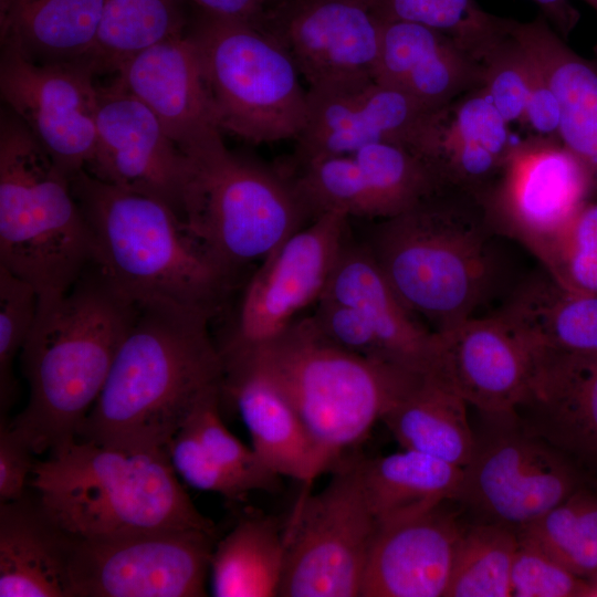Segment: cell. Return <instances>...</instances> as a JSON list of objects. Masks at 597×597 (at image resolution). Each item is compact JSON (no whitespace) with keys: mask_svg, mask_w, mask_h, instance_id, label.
Segmentation results:
<instances>
[{"mask_svg":"<svg viewBox=\"0 0 597 597\" xmlns=\"http://www.w3.org/2000/svg\"><path fill=\"white\" fill-rule=\"evenodd\" d=\"M517 545V534L509 527L484 522L464 525L446 597H510Z\"/></svg>","mask_w":597,"mask_h":597,"instance_id":"38","label":"cell"},{"mask_svg":"<svg viewBox=\"0 0 597 597\" xmlns=\"http://www.w3.org/2000/svg\"><path fill=\"white\" fill-rule=\"evenodd\" d=\"M187 0H105L86 62L95 75L116 73L148 48L187 32ZM191 9V8H190Z\"/></svg>","mask_w":597,"mask_h":597,"instance_id":"35","label":"cell"},{"mask_svg":"<svg viewBox=\"0 0 597 597\" xmlns=\"http://www.w3.org/2000/svg\"><path fill=\"white\" fill-rule=\"evenodd\" d=\"M313 318L320 329L338 346L368 359L390 365L380 339L355 308L320 298Z\"/></svg>","mask_w":597,"mask_h":597,"instance_id":"45","label":"cell"},{"mask_svg":"<svg viewBox=\"0 0 597 597\" xmlns=\"http://www.w3.org/2000/svg\"><path fill=\"white\" fill-rule=\"evenodd\" d=\"M516 534L587 579L597 569V492L580 488Z\"/></svg>","mask_w":597,"mask_h":597,"instance_id":"37","label":"cell"},{"mask_svg":"<svg viewBox=\"0 0 597 597\" xmlns=\"http://www.w3.org/2000/svg\"><path fill=\"white\" fill-rule=\"evenodd\" d=\"M586 580L588 586L586 597H597V569Z\"/></svg>","mask_w":597,"mask_h":597,"instance_id":"50","label":"cell"},{"mask_svg":"<svg viewBox=\"0 0 597 597\" xmlns=\"http://www.w3.org/2000/svg\"><path fill=\"white\" fill-rule=\"evenodd\" d=\"M481 415L457 498L479 522L517 533L587 486L583 464L526 427L516 411Z\"/></svg>","mask_w":597,"mask_h":597,"instance_id":"10","label":"cell"},{"mask_svg":"<svg viewBox=\"0 0 597 597\" xmlns=\"http://www.w3.org/2000/svg\"><path fill=\"white\" fill-rule=\"evenodd\" d=\"M180 150L179 217L233 277L313 220L285 170L228 149L221 133Z\"/></svg>","mask_w":597,"mask_h":597,"instance_id":"8","label":"cell"},{"mask_svg":"<svg viewBox=\"0 0 597 597\" xmlns=\"http://www.w3.org/2000/svg\"><path fill=\"white\" fill-rule=\"evenodd\" d=\"M552 28L564 40L576 28L580 14L569 0H533Z\"/></svg>","mask_w":597,"mask_h":597,"instance_id":"49","label":"cell"},{"mask_svg":"<svg viewBox=\"0 0 597 597\" xmlns=\"http://www.w3.org/2000/svg\"><path fill=\"white\" fill-rule=\"evenodd\" d=\"M84 62L38 63L2 48L0 92L69 177L85 170L96 144L97 85Z\"/></svg>","mask_w":597,"mask_h":597,"instance_id":"15","label":"cell"},{"mask_svg":"<svg viewBox=\"0 0 597 597\" xmlns=\"http://www.w3.org/2000/svg\"><path fill=\"white\" fill-rule=\"evenodd\" d=\"M312 218L337 211L350 217L387 219L447 188L412 149L389 143L289 168Z\"/></svg>","mask_w":597,"mask_h":597,"instance_id":"14","label":"cell"},{"mask_svg":"<svg viewBox=\"0 0 597 597\" xmlns=\"http://www.w3.org/2000/svg\"><path fill=\"white\" fill-rule=\"evenodd\" d=\"M360 458L342 459L327 485L304 495L285 533L282 597H360L377 522Z\"/></svg>","mask_w":597,"mask_h":597,"instance_id":"11","label":"cell"},{"mask_svg":"<svg viewBox=\"0 0 597 597\" xmlns=\"http://www.w3.org/2000/svg\"><path fill=\"white\" fill-rule=\"evenodd\" d=\"M537 258L562 286L597 294V202L585 205Z\"/></svg>","mask_w":597,"mask_h":597,"instance_id":"40","label":"cell"},{"mask_svg":"<svg viewBox=\"0 0 597 597\" xmlns=\"http://www.w3.org/2000/svg\"><path fill=\"white\" fill-rule=\"evenodd\" d=\"M263 31L287 52L310 86L374 75L380 22L364 0H291L266 11Z\"/></svg>","mask_w":597,"mask_h":597,"instance_id":"20","label":"cell"},{"mask_svg":"<svg viewBox=\"0 0 597 597\" xmlns=\"http://www.w3.org/2000/svg\"><path fill=\"white\" fill-rule=\"evenodd\" d=\"M196 43L219 128L253 144L295 139L307 91L287 52L264 31L192 11Z\"/></svg>","mask_w":597,"mask_h":597,"instance_id":"9","label":"cell"},{"mask_svg":"<svg viewBox=\"0 0 597 597\" xmlns=\"http://www.w3.org/2000/svg\"><path fill=\"white\" fill-rule=\"evenodd\" d=\"M510 31L542 69L559 104L557 137L589 169L597 190V67L542 13L527 22L510 19Z\"/></svg>","mask_w":597,"mask_h":597,"instance_id":"29","label":"cell"},{"mask_svg":"<svg viewBox=\"0 0 597 597\" xmlns=\"http://www.w3.org/2000/svg\"><path fill=\"white\" fill-rule=\"evenodd\" d=\"M490 228L481 200L446 189L380 220L363 244L407 310L440 333L474 316L490 290Z\"/></svg>","mask_w":597,"mask_h":597,"instance_id":"4","label":"cell"},{"mask_svg":"<svg viewBox=\"0 0 597 597\" xmlns=\"http://www.w3.org/2000/svg\"><path fill=\"white\" fill-rule=\"evenodd\" d=\"M500 312L537 354L597 356V294L570 291L546 271L524 281Z\"/></svg>","mask_w":597,"mask_h":597,"instance_id":"31","label":"cell"},{"mask_svg":"<svg viewBox=\"0 0 597 597\" xmlns=\"http://www.w3.org/2000/svg\"><path fill=\"white\" fill-rule=\"evenodd\" d=\"M530 56L532 59L531 88L522 122L536 130L538 135L557 136L561 117L558 101L542 69L531 54Z\"/></svg>","mask_w":597,"mask_h":597,"instance_id":"47","label":"cell"},{"mask_svg":"<svg viewBox=\"0 0 597 597\" xmlns=\"http://www.w3.org/2000/svg\"><path fill=\"white\" fill-rule=\"evenodd\" d=\"M210 320L169 304H137L75 439L126 451H167L201 395L221 386L222 359L208 332Z\"/></svg>","mask_w":597,"mask_h":597,"instance_id":"1","label":"cell"},{"mask_svg":"<svg viewBox=\"0 0 597 597\" xmlns=\"http://www.w3.org/2000/svg\"><path fill=\"white\" fill-rule=\"evenodd\" d=\"M379 21H407L438 30L481 65L507 34L509 19L484 11L476 0H364Z\"/></svg>","mask_w":597,"mask_h":597,"instance_id":"36","label":"cell"},{"mask_svg":"<svg viewBox=\"0 0 597 597\" xmlns=\"http://www.w3.org/2000/svg\"><path fill=\"white\" fill-rule=\"evenodd\" d=\"M39 297L34 287L0 265V410L1 416L14 402L18 383L13 362L32 331Z\"/></svg>","mask_w":597,"mask_h":597,"instance_id":"41","label":"cell"},{"mask_svg":"<svg viewBox=\"0 0 597 597\" xmlns=\"http://www.w3.org/2000/svg\"><path fill=\"white\" fill-rule=\"evenodd\" d=\"M431 111L373 77L310 86L290 168L379 143L410 148Z\"/></svg>","mask_w":597,"mask_h":597,"instance_id":"18","label":"cell"},{"mask_svg":"<svg viewBox=\"0 0 597 597\" xmlns=\"http://www.w3.org/2000/svg\"><path fill=\"white\" fill-rule=\"evenodd\" d=\"M321 298L355 308L380 339L388 364L412 373L430 366L436 334L407 310L363 243L346 239Z\"/></svg>","mask_w":597,"mask_h":597,"instance_id":"27","label":"cell"},{"mask_svg":"<svg viewBox=\"0 0 597 597\" xmlns=\"http://www.w3.org/2000/svg\"><path fill=\"white\" fill-rule=\"evenodd\" d=\"M363 489L377 524L431 510L457 500L463 468L402 449L359 459Z\"/></svg>","mask_w":597,"mask_h":597,"instance_id":"33","label":"cell"},{"mask_svg":"<svg viewBox=\"0 0 597 597\" xmlns=\"http://www.w3.org/2000/svg\"><path fill=\"white\" fill-rule=\"evenodd\" d=\"M192 11L251 24L263 31L266 8L263 0H187Z\"/></svg>","mask_w":597,"mask_h":597,"instance_id":"48","label":"cell"},{"mask_svg":"<svg viewBox=\"0 0 597 597\" xmlns=\"http://www.w3.org/2000/svg\"><path fill=\"white\" fill-rule=\"evenodd\" d=\"M94 262L88 224L63 172L10 109L0 117V265L51 303Z\"/></svg>","mask_w":597,"mask_h":597,"instance_id":"7","label":"cell"},{"mask_svg":"<svg viewBox=\"0 0 597 597\" xmlns=\"http://www.w3.org/2000/svg\"><path fill=\"white\" fill-rule=\"evenodd\" d=\"M402 449L464 468L474 431L467 401L431 370L415 373L381 420Z\"/></svg>","mask_w":597,"mask_h":597,"instance_id":"30","label":"cell"},{"mask_svg":"<svg viewBox=\"0 0 597 597\" xmlns=\"http://www.w3.org/2000/svg\"><path fill=\"white\" fill-rule=\"evenodd\" d=\"M72 544L36 496L0 503V596L71 597Z\"/></svg>","mask_w":597,"mask_h":597,"instance_id":"28","label":"cell"},{"mask_svg":"<svg viewBox=\"0 0 597 597\" xmlns=\"http://www.w3.org/2000/svg\"><path fill=\"white\" fill-rule=\"evenodd\" d=\"M95 121V151L85 170L179 216L185 156L157 116L114 77L97 85Z\"/></svg>","mask_w":597,"mask_h":597,"instance_id":"17","label":"cell"},{"mask_svg":"<svg viewBox=\"0 0 597 597\" xmlns=\"http://www.w3.org/2000/svg\"><path fill=\"white\" fill-rule=\"evenodd\" d=\"M513 597H586L587 580L535 546L519 541L511 570Z\"/></svg>","mask_w":597,"mask_h":597,"instance_id":"43","label":"cell"},{"mask_svg":"<svg viewBox=\"0 0 597 597\" xmlns=\"http://www.w3.org/2000/svg\"><path fill=\"white\" fill-rule=\"evenodd\" d=\"M597 13V0H584Z\"/></svg>","mask_w":597,"mask_h":597,"instance_id":"52","label":"cell"},{"mask_svg":"<svg viewBox=\"0 0 597 597\" xmlns=\"http://www.w3.org/2000/svg\"><path fill=\"white\" fill-rule=\"evenodd\" d=\"M482 87L431 111L411 146L443 185L481 201L498 180L514 139Z\"/></svg>","mask_w":597,"mask_h":597,"instance_id":"21","label":"cell"},{"mask_svg":"<svg viewBox=\"0 0 597 597\" xmlns=\"http://www.w3.org/2000/svg\"><path fill=\"white\" fill-rule=\"evenodd\" d=\"M105 0H0L1 48L38 63L85 61Z\"/></svg>","mask_w":597,"mask_h":597,"instance_id":"32","label":"cell"},{"mask_svg":"<svg viewBox=\"0 0 597 597\" xmlns=\"http://www.w3.org/2000/svg\"><path fill=\"white\" fill-rule=\"evenodd\" d=\"M285 554V533L275 519L250 516L241 520L213 547L210 561L212 595L279 596Z\"/></svg>","mask_w":597,"mask_h":597,"instance_id":"34","label":"cell"},{"mask_svg":"<svg viewBox=\"0 0 597 597\" xmlns=\"http://www.w3.org/2000/svg\"><path fill=\"white\" fill-rule=\"evenodd\" d=\"M523 423L580 464L597 465V356L536 354Z\"/></svg>","mask_w":597,"mask_h":597,"instance_id":"26","label":"cell"},{"mask_svg":"<svg viewBox=\"0 0 597 597\" xmlns=\"http://www.w3.org/2000/svg\"><path fill=\"white\" fill-rule=\"evenodd\" d=\"M27 441L0 416V503L18 500L27 493L36 461Z\"/></svg>","mask_w":597,"mask_h":597,"instance_id":"46","label":"cell"},{"mask_svg":"<svg viewBox=\"0 0 597 597\" xmlns=\"http://www.w3.org/2000/svg\"><path fill=\"white\" fill-rule=\"evenodd\" d=\"M136 310L94 263L66 294L38 304L20 354L29 401L10 421L34 454L76 438Z\"/></svg>","mask_w":597,"mask_h":597,"instance_id":"2","label":"cell"},{"mask_svg":"<svg viewBox=\"0 0 597 597\" xmlns=\"http://www.w3.org/2000/svg\"><path fill=\"white\" fill-rule=\"evenodd\" d=\"M221 396V386L202 394L181 427L192 432L206 453L249 491L274 490L280 476L266 468L252 447L243 444L224 426L219 408Z\"/></svg>","mask_w":597,"mask_h":597,"instance_id":"39","label":"cell"},{"mask_svg":"<svg viewBox=\"0 0 597 597\" xmlns=\"http://www.w3.org/2000/svg\"><path fill=\"white\" fill-rule=\"evenodd\" d=\"M483 85L507 122L523 121L531 88L532 59L510 31L482 62Z\"/></svg>","mask_w":597,"mask_h":597,"instance_id":"42","label":"cell"},{"mask_svg":"<svg viewBox=\"0 0 597 597\" xmlns=\"http://www.w3.org/2000/svg\"><path fill=\"white\" fill-rule=\"evenodd\" d=\"M221 359V394L237 406L261 461L280 478L313 482L326 468L294 408L250 363L233 355Z\"/></svg>","mask_w":597,"mask_h":597,"instance_id":"25","label":"cell"},{"mask_svg":"<svg viewBox=\"0 0 597 597\" xmlns=\"http://www.w3.org/2000/svg\"><path fill=\"white\" fill-rule=\"evenodd\" d=\"M71 185L91 231L93 263L117 291L135 304L217 314L234 277L169 206L86 170L72 176Z\"/></svg>","mask_w":597,"mask_h":597,"instance_id":"3","label":"cell"},{"mask_svg":"<svg viewBox=\"0 0 597 597\" xmlns=\"http://www.w3.org/2000/svg\"><path fill=\"white\" fill-rule=\"evenodd\" d=\"M263 1H264L266 11H268V10L277 8L280 6H283V4L287 3V2H290L291 0H263Z\"/></svg>","mask_w":597,"mask_h":597,"instance_id":"51","label":"cell"},{"mask_svg":"<svg viewBox=\"0 0 597 597\" xmlns=\"http://www.w3.org/2000/svg\"><path fill=\"white\" fill-rule=\"evenodd\" d=\"M443 504L377 524L360 597H446L464 525Z\"/></svg>","mask_w":597,"mask_h":597,"instance_id":"22","label":"cell"},{"mask_svg":"<svg viewBox=\"0 0 597 597\" xmlns=\"http://www.w3.org/2000/svg\"><path fill=\"white\" fill-rule=\"evenodd\" d=\"M436 334L433 371L483 413L512 412L531 395L536 353L501 313L469 317Z\"/></svg>","mask_w":597,"mask_h":597,"instance_id":"19","label":"cell"},{"mask_svg":"<svg viewBox=\"0 0 597 597\" xmlns=\"http://www.w3.org/2000/svg\"><path fill=\"white\" fill-rule=\"evenodd\" d=\"M167 451L177 475L193 489L218 493L233 502L243 501L249 494L248 488L213 461L187 428L177 431Z\"/></svg>","mask_w":597,"mask_h":597,"instance_id":"44","label":"cell"},{"mask_svg":"<svg viewBox=\"0 0 597 597\" xmlns=\"http://www.w3.org/2000/svg\"><path fill=\"white\" fill-rule=\"evenodd\" d=\"M349 218L337 211L314 218L261 261L248 283L235 328L223 345H253L277 335L322 297Z\"/></svg>","mask_w":597,"mask_h":597,"instance_id":"16","label":"cell"},{"mask_svg":"<svg viewBox=\"0 0 597 597\" xmlns=\"http://www.w3.org/2000/svg\"><path fill=\"white\" fill-rule=\"evenodd\" d=\"M589 169L557 136L514 140L504 167L482 200L494 229L536 256L590 200Z\"/></svg>","mask_w":597,"mask_h":597,"instance_id":"13","label":"cell"},{"mask_svg":"<svg viewBox=\"0 0 597 597\" xmlns=\"http://www.w3.org/2000/svg\"><path fill=\"white\" fill-rule=\"evenodd\" d=\"M263 373L296 411L326 469L363 441L415 374L332 342L313 316L253 345H221Z\"/></svg>","mask_w":597,"mask_h":597,"instance_id":"6","label":"cell"},{"mask_svg":"<svg viewBox=\"0 0 597 597\" xmlns=\"http://www.w3.org/2000/svg\"><path fill=\"white\" fill-rule=\"evenodd\" d=\"M214 545V532L198 528L73 538L71 597L206 596Z\"/></svg>","mask_w":597,"mask_h":597,"instance_id":"12","label":"cell"},{"mask_svg":"<svg viewBox=\"0 0 597 597\" xmlns=\"http://www.w3.org/2000/svg\"><path fill=\"white\" fill-rule=\"evenodd\" d=\"M115 74L157 116L180 149L221 133L188 30L133 56Z\"/></svg>","mask_w":597,"mask_h":597,"instance_id":"23","label":"cell"},{"mask_svg":"<svg viewBox=\"0 0 597 597\" xmlns=\"http://www.w3.org/2000/svg\"><path fill=\"white\" fill-rule=\"evenodd\" d=\"M374 80L429 109L441 108L482 87V65L447 34L407 21H379Z\"/></svg>","mask_w":597,"mask_h":597,"instance_id":"24","label":"cell"},{"mask_svg":"<svg viewBox=\"0 0 597 597\" xmlns=\"http://www.w3.org/2000/svg\"><path fill=\"white\" fill-rule=\"evenodd\" d=\"M29 485L45 513L73 538L184 528L214 532L164 450L126 451L74 439L35 462Z\"/></svg>","mask_w":597,"mask_h":597,"instance_id":"5","label":"cell"}]
</instances>
